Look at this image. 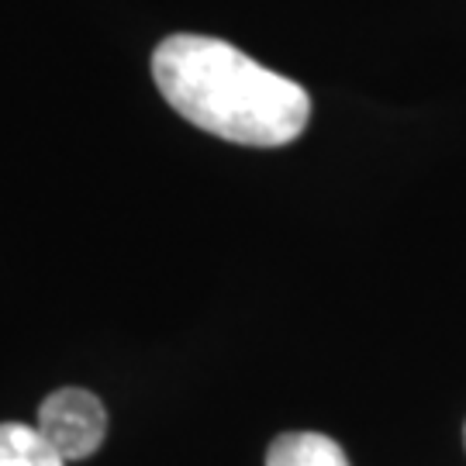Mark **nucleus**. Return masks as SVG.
<instances>
[{
  "label": "nucleus",
  "instance_id": "obj_1",
  "mask_svg": "<svg viewBox=\"0 0 466 466\" xmlns=\"http://www.w3.org/2000/svg\"><path fill=\"white\" fill-rule=\"evenodd\" d=\"M152 80L180 117L235 146L280 149L311 117L308 90L211 35H169Z\"/></svg>",
  "mask_w": 466,
  "mask_h": 466
},
{
  "label": "nucleus",
  "instance_id": "obj_2",
  "mask_svg": "<svg viewBox=\"0 0 466 466\" xmlns=\"http://www.w3.org/2000/svg\"><path fill=\"white\" fill-rule=\"evenodd\" d=\"M35 429L63 463H73L100 450L107 435V411L97 394L84 387H59L38 404Z\"/></svg>",
  "mask_w": 466,
  "mask_h": 466
},
{
  "label": "nucleus",
  "instance_id": "obj_3",
  "mask_svg": "<svg viewBox=\"0 0 466 466\" xmlns=\"http://www.w3.org/2000/svg\"><path fill=\"white\" fill-rule=\"evenodd\" d=\"M267 466H350L342 446L321 432H287L273 439Z\"/></svg>",
  "mask_w": 466,
  "mask_h": 466
},
{
  "label": "nucleus",
  "instance_id": "obj_4",
  "mask_svg": "<svg viewBox=\"0 0 466 466\" xmlns=\"http://www.w3.org/2000/svg\"><path fill=\"white\" fill-rule=\"evenodd\" d=\"M0 466H66L35 425L0 421Z\"/></svg>",
  "mask_w": 466,
  "mask_h": 466
}]
</instances>
